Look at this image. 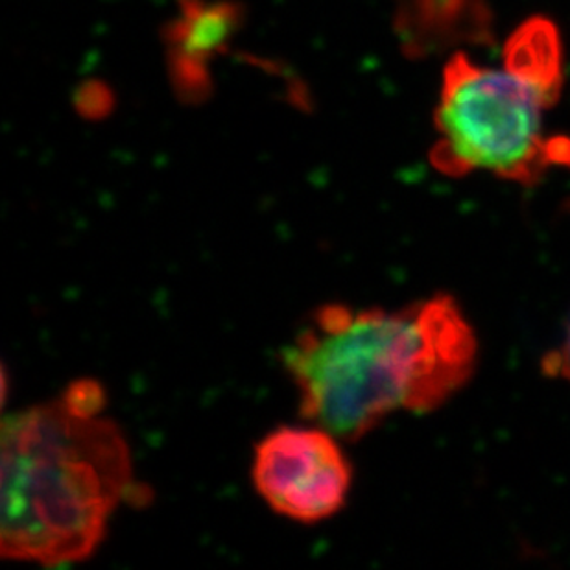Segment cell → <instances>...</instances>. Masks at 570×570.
<instances>
[{"instance_id": "6da1fadb", "label": "cell", "mask_w": 570, "mask_h": 570, "mask_svg": "<svg viewBox=\"0 0 570 570\" xmlns=\"http://www.w3.org/2000/svg\"><path fill=\"white\" fill-rule=\"evenodd\" d=\"M479 345L456 302L434 296L399 311L328 303L283 350L299 414L358 442L399 410L440 409L473 377Z\"/></svg>"}, {"instance_id": "7a4b0ae2", "label": "cell", "mask_w": 570, "mask_h": 570, "mask_svg": "<svg viewBox=\"0 0 570 570\" xmlns=\"http://www.w3.org/2000/svg\"><path fill=\"white\" fill-rule=\"evenodd\" d=\"M104 410L100 382L81 379L2 421L4 560L56 569L86 561L102 544L134 488L128 442Z\"/></svg>"}, {"instance_id": "3957f363", "label": "cell", "mask_w": 570, "mask_h": 570, "mask_svg": "<svg viewBox=\"0 0 570 570\" xmlns=\"http://www.w3.org/2000/svg\"><path fill=\"white\" fill-rule=\"evenodd\" d=\"M549 109L510 70L484 67L458 50L443 69L432 165L454 178L491 173L532 187L549 168L570 167L569 137L543 131Z\"/></svg>"}, {"instance_id": "277c9868", "label": "cell", "mask_w": 570, "mask_h": 570, "mask_svg": "<svg viewBox=\"0 0 570 570\" xmlns=\"http://www.w3.org/2000/svg\"><path fill=\"white\" fill-rule=\"evenodd\" d=\"M340 438L320 425L279 426L257 443L255 491L269 510L299 524H317L347 502L353 468Z\"/></svg>"}, {"instance_id": "5b68a950", "label": "cell", "mask_w": 570, "mask_h": 570, "mask_svg": "<svg viewBox=\"0 0 570 570\" xmlns=\"http://www.w3.org/2000/svg\"><path fill=\"white\" fill-rule=\"evenodd\" d=\"M395 28L415 60L463 47L495 45L491 0H397Z\"/></svg>"}, {"instance_id": "8992f818", "label": "cell", "mask_w": 570, "mask_h": 570, "mask_svg": "<svg viewBox=\"0 0 570 570\" xmlns=\"http://www.w3.org/2000/svg\"><path fill=\"white\" fill-rule=\"evenodd\" d=\"M504 69L524 81L543 98L550 109L563 91V43L560 30L549 17L522 21L510 33L502 50Z\"/></svg>"}, {"instance_id": "52a82bcc", "label": "cell", "mask_w": 570, "mask_h": 570, "mask_svg": "<svg viewBox=\"0 0 570 570\" xmlns=\"http://www.w3.org/2000/svg\"><path fill=\"white\" fill-rule=\"evenodd\" d=\"M543 372L547 377L561 379L570 384V325L567 328L566 342L561 344L560 350L544 356Z\"/></svg>"}]
</instances>
